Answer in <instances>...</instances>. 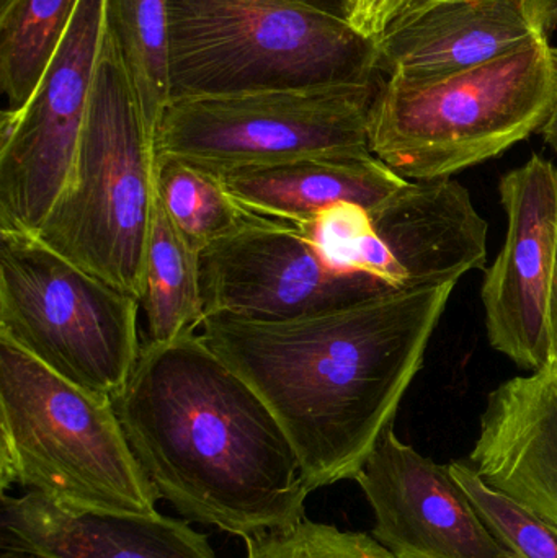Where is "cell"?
Here are the masks:
<instances>
[{"instance_id":"cell-5","label":"cell","mask_w":557,"mask_h":558,"mask_svg":"<svg viewBox=\"0 0 557 558\" xmlns=\"http://www.w3.org/2000/svg\"><path fill=\"white\" fill-rule=\"evenodd\" d=\"M157 131L104 22L74 166L33 235L140 301L157 198Z\"/></svg>"},{"instance_id":"cell-9","label":"cell","mask_w":557,"mask_h":558,"mask_svg":"<svg viewBox=\"0 0 557 558\" xmlns=\"http://www.w3.org/2000/svg\"><path fill=\"white\" fill-rule=\"evenodd\" d=\"M105 0H81L28 104L0 123V231L36 234L71 175L81 143Z\"/></svg>"},{"instance_id":"cell-22","label":"cell","mask_w":557,"mask_h":558,"mask_svg":"<svg viewBox=\"0 0 557 558\" xmlns=\"http://www.w3.org/2000/svg\"><path fill=\"white\" fill-rule=\"evenodd\" d=\"M450 472L473 501L491 533L517 558H557V527L535 511L491 487L471 464L451 462Z\"/></svg>"},{"instance_id":"cell-27","label":"cell","mask_w":557,"mask_h":558,"mask_svg":"<svg viewBox=\"0 0 557 558\" xmlns=\"http://www.w3.org/2000/svg\"><path fill=\"white\" fill-rule=\"evenodd\" d=\"M553 58H555L557 72V48H553ZM540 134L545 137V143L557 154V97L555 108H553L552 114H549L548 121H546Z\"/></svg>"},{"instance_id":"cell-8","label":"cell","mask_w":557,"mask_h":558,"mask_svg":"<svg viewBox=\"0 0 557 558\" xmlns=\"http://www.w3.org/2000/svg\"><path fill=\"white\" fill-rule=\"evenodd\" d=\"M379 85L172 101L157 131V157L221 175L314 157L368 156L370 108Z\"/></svg>"},{"instance_id":"cell-11","label":"cell","mask_w":557,"mask_h":558,"mask_svg":"<svg viewBox=\"0 0 557 558\" xmlns=\"http://www.w3.org/2000/svg\"><path fill=\"white\" fill-rule=\"evenodd\" d=\"M507 235L481 298L491 347L525 367L549 361L548 299L557 251V166L533 154L499 185Z\"/></svg>"},{"instance_id":"cell-12","label":"cell","mask_w":557,"mask_h":558,"mask_svg":"<svg viewBox=\"0 0 557 558\" xmlns=\"http://www.w3.org/2000/svg\"><path fill=\"white\" fill-rule=\"evenodd\" d=\"M373 517L372 536L396 558H504L450 465L405 445L389 426L355 478Z\"/></svg>"},{"instance_id":"cell-4","label":"cell","mask_w":557,"mask_h":558,"mask_svg":"<svg viewBox=\"0 0 557 558\" xmlns=\"http://www.w3.org/2000/svg\"><path fill=\"white\" fill-rule=\"evenodd\" d=\"M15 487L68 513H159L113 402L0 340V490Z\"/></svg>"},{"instance_id":"cell-10","label":"cell","mask_w":557,"mask_h":558,"mask_svg":"<svg viewBox=\"0 0 557 558\" xmlns=\"http://www.w3.org/2000/svg\"><path fill=\"white\" fill-rule=\"evenodd\" d=\"M202 291L205 317L258 322L296 320L396 292L330 264L296 226L261 216L202 252Z\"/></svg>"},{"instance_id":"cell-15","label":"cell","mask_w":557,"mask_h":558,"mask_svg":"<svg viewBox=\"0 0 557 558\" xmlns=\"http://www.w3.org/2000/svg\"><path fill=\"white\" fill-rule=\"evenodd\" d=\"M470 464L497 490L557 527V363L487 397Z\"/></svg>"},{"instance_id":"cell-29","label":"cell","mask_w":557,"mask_h":558,"mask_svg":"<svg viewBox=\"0 0 557 558\" xmlns=\"http://www.w3.org/2000/svg\"><path fill=\"white\" fill-rule=\"evenodd\" d=\"M13 0H0V12H3V10L9 9L10 3H12Z\"/></svg>"},{"instance_id":"cell-26","label":"cell","mask_w":557,"mask_h":558,"mask_svg":"<svg viewBox=\"0 0 557 558\" xmlns=\"http://www.w3.org/2000/svg\"><path fill=\"white\" fill-rule=\"evenodd\" d=\"M296 2L306 3L313 9L329 13L337 19L347 20V22H350L353 10V0H296Z\"/></svg>"},{"instance_id":"cell-23","label":"cell","mask_w":557,"mask_h":558,"mask_svg":"<svg viewBox=\"0 0 557 558\" xmlns=\"http://www.w3.org/2000/svg\"><path fill=\"white\" fill-rule=\"evenodd\" d=\"M245 558H396L375 537L304 518L287 530L244 539Z\"/></svg>"},{"instance_id":"cell-2","label":"cell","mask_w":557,"mask_h":558,"mask_svg":"<svg viewBox=\"0 0 557 558\" xmlns=\"http://www.w3.org/2000/svg\"><path fill=\"white\" fill-rule=\"evenodd\" d=\"M113 407L159 500L186 520L244 541L306 518L311 492L290 439L196 331L146 341Z\"/></svg>"},{"instance_id":"cell-14","label":"cell","mask_w":557,"mask_h":558,"mask_svg":"<svg viewBox=\"0 0 557 558\" xmlns=\"http://www.w3.org/2000/svg\"><path fill=\"white\" fill-rule=\"evenodd\" d=\"M363 271L392 291L457 284L487 262V222L457 180H408L368 209Z\"/></svg>"},{"instance_id":"cell-24","label":"cell","mask_w":557,"mask_h":558,"mask_svg":"<svg viewBox=\"0 0 557 558\" xmlns=\"http://www.w3.org/2000/svg\"><path fill=\"white\" fill-rule=\"evenodd\" d=\"M409 2L411 0H353L350 25L368 38H378Z\"/></svg>"},{"instance_id":"cell-7","label":"cell","mask_w":557,"mask_h":558,"mask_svg":"<svg viewBox=\"0 0 557 558\" xmlns=\"http://www.w3.org/2000/svg\"><path fill=\"white\" fill-rule=\"evenodd\" d=\"M140 305L36 235L0 231V340L78 389L123 392L143 350Z\"/></svg>"},{"instance_id":"cell-25","label":"cell","mask_w":557,"mask_h":558,"mask_svg":"<svg viewBox=\"0 0 557 558\" xmlns=\"http://www.w3.org/2000/svg\"><path fill=\"white\" fill-rule=\"evenodd\" d=\"M548 340L549 360L557 363V251L555 274H553L552 289L548 299Z\"/></svg>"},{"instance_id":"cell-21","label":"cell","mask_w":557,"mask_h":558,"mask_svg":"<svg viewBox=\"0 0 557 558\" xmlns=\"http://www.w3.org/2000/svg\"><path fill=\"white\" fill-rule=\"evenodd\" d=\"M156 186L173 225L202 252L257 216L232 198L221 175L185 160L157 157Z\"/></svg>"},{"instance_id":"cell-13","label":"cell","mask_w":557,"mask_h":558,"mask_svg":"<svg viewBox=\"0 0 557 558\" xmlns=\"http://www.w3.org/2000/svg\"><path fill=\"white\" fill-rule=\"evenodd\" d=\"M557 29V0H419L378 36L391 81L447 77L512 54Z\"/></svg>"},{"instance_id":"cell-28","label":"cell","mask_w":557,"mask_h":558,"mask_svg":"<svg viewBox=\"0 0 557 558\" xmlns=\"http://www.w3.org/2000/svg\"><path fill=\"white\" fill-rule=\"evenodd\" d=\"M0 558H55L45 556V554L33 553V550L25 549H2Z\"/></svg>"},{"instance_id":"cell-19","label":"cell","mask_w":557,"mask_h":558,"mask_svg":"<svg viewBox=\"0 0 557 558\" xmlns=\"http://www.w3.org/2000/svg\"><path fill=\"white\" fill-rule=\"evenodd\" d=\"M81 0H13L0 12V87L16 113L48 71Z\"/></svg>"},{"instance_id":"cell-20","label":"cell","mask_w":557,"mask_h":558,"mask_svg":"<svg viewBox=\"0 0 557 558\" xmlns=\"http://www.w3.org/2000/svg\"><path fill=\"white\" fill-rule=\"evenodd\" d=\"M104 22L144 113L159 128L170 104L167 0H105Z\"/></svg>"},{"instance_id":"cell-1","label":"cell","mask_w":557,"mask_h":558,"mask_svg":"<svg viewBox=\"0 0 557 558\" xmlns=\"http://www.w3.org/2000/svg\"><path fill=\"white\" fill-rule=\"evenodd\" d=\"M455 284L287 322L205 317L199 338L262 397L310 492L355 481L395 425Z\"/></svg>"},{"instance_id":"cell-30","label":"cell","mask_w":557,"mask_h":558,"mask_svg":"<svg viewBox=\"0 0 557 558\" xmlns=\"http://www.w3.org/2000/svg\"><path fill=\"white\" fill-rule=\"evenodd\" d=\"M504 558H517V557H513L512 554H509V556L504 557Z\"/></svg>"},{"instance_id":"cell-17","label":"cell","mask_w":557,"mask_h":558,"mask_svg":"<svg viewBox=\"0 0 557 558\" xmlns=\"http://www.w3.org/2000/svg\"><path fill=\"white\" fill-rule=\"evenodd\" d=\"M221 179L245 211L293 226L340 203L375 208L408 182L375 154L244 167L221 173Z\"/></svg>"},{"instance_id":"cell-3","label":"cell","mask_w":557,"mask_h":558,"mask_svg":"<svg viewBox=\"0 0 557 558\" xmlns=\"http://www.w3.org/2000/svg\"><path fill=\"white\" fill-rule=\"evenodd\" d=\"M167 12L170 104L383 82L378 39L296 0H167Z\"/></svg>"},{"instance_id":"cell-6","label":"cell","mask_w":557,"mask_h":558,"mask_svg":"<svg viewBox=\"0 0 557 558\" xmlns=\"http://www.w3.org/2000/svg\"><path fill=\"white\" fill-rule=\"evenodd\" d=\"M556 97L549 41L434 81L383 78L370 149L405 180L450 179L540 133Z\"/></svg>"},{"instance_id":"cell-31","label":"cell","mask_w":557,"mask_h":558,"mask_svg":"<svg viewBox=\"0 0 557 558\" xmlns=\"http://www.w3.org/2000/svg\"><path fill=\"white\" fill-rule=\"evenodd\" d=\"M412 2H419V0H411V2H409V3H412Z\"/></svg>"},{"instance_id":"cell-18","label":"cell","mask_w":557,"mask_h":558,"mask_svg":"<svg viewBox=\"0 0 557 558\" xmlns=\"http://www.w3.org/2000/svg\"><path fill=\"white\" fill-rule=\"evenodd\" d=\"M141 305L146 314L147 343H169L193 333L205 320L202 251L173 225L159 196L147 241Z\"/></svg>"},{"instance_id":"cell-16","label":"cell","mask_w":557,"mask_h":558,"mask_svg":"<svg viewBox=\"0 0 557 558\" xmlns=\"http://www.w3.org/2000/svg\"><path fill=\"white\" fill-rule=\"evenodd\" d=\"M2 549L55 558H218L205 534L166 514H74L36 492L2 494Z\"/></svg>"}]
</instances>
